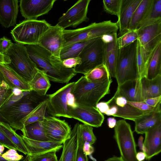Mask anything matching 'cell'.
<instances>
[{
  "instance_id": "6da1fadb",
  "label": "cell",
  "mask_w": 161,
  "mask_h": 161,
  "mask_svg": "<svg viewBox=\"0 0 161 161\" xmlns=\"http://www.w3.org/2000/svg\"><path fill=\"white\" fill-rule=\"evenodd\" d=\"M25 45L31 59L45 72L50 80L68 84L77 74L73 68H65L60 58L38 45Z\"/></svg>"
},
{
  "instance_id": "7a4b0ae2",
  "label": "cell",
  "mask_w": 161,
  "mask_h": 161,
  "mask_svg": "<svg viewBox=\"0 0 161 161\" xmlns=\"http://www.w3.org/2000/svg\"><path fill=\"white\" fill-rule=\"evenodd\" d=\"M111 78L99 81L88 80L82 76L75 82L71 92L77 104L96 107L99 101L110 93Z\"/></svg>"
},
{
  "instance_id": "3957f363",
  "label": "cell",
  "mask_w": 161,
  "mask_h": 161,
  "mask_svg": "<svg viewBox=\"0 0 161 161\" xmlns=\"http://www.w3.org/2000/svg\"><path fill=\"white\" fill-rule=\"evenodd\" d=\"M32 91L28 92L19 101L5 107L0 111L2 117L15 130H23L21 120L46 98L36 93L32 94Z\"/></svg>"
},
{
  "instance_id": "277c9868",
  "label": "cell",
  "mask_w": 161,
  "mask_h": 161,
  "mask_svg": "<svg viewBox=\"0 0 161 161\" xmlns=\"http://www.w3.org/2000/svg\"><path fill=\"white\" fill-rule=\"evenodd\" d=\"M118 29L117 23L109 20L94 22L86 27L75 30H64L63 47L75 43L113 34L117 33Z\"/></svg>"
},
{
  "instance_id": "5b68a950",
  "label": "cell",
  "mask_w": 161,
  "mask_h": 161,
  "mask_svg": "<svg viewBox=\"0 0 161 161\" xmlns=\"http://www.w3.org/2000/svg\"><path fill=\"white\" fill-rule=\"evenodd\" d=\"M137 40L119 49L115 71L118 86L137 78L136 62Z\"/></svg>"
},
{
  "instance_id": "8992f818",
  "label": "cell",
  "mask_w": 161,
  "mask_h": 161,
  "mask_svg": "<svg viewBox=\"0 0 161 161\" xmlns=\"http://www.w3.org/2000/svg\"><path fill=\"white\" fill-rule=\"evenodd\" d=\"M4 54L8 57L10 61V63L7 65L29 83L38 68L30 58L25 45L13 43Z\"/></svg>"
},
{
  "instance_id": "52a82bcc",
  "label": "cell",
  "mask_w": 161,
  "mask_h": 161,
  "mask_svg": "<svg viewBox=\"0 0 161 161\" xmlns=\"http://www.w3.org/2000/svg\"><path fill=\"white\" fill-rule=\"evenodd\" d=\"M51 25L45 20L25 19L16 25L10 33L16 43L24 45L38 44Z\"/></svg>"
},
{
  "instance_id": "ba28073f",
  "label": "cell",
  "mask_w": 161,
  "mask_h": 161,
  "mask_svg": "<svg viewBox=\"0 0 161 161\" xmlns=\"http://www.w3.org/2000/svg\"><path fill=\"white\" fill-rule=\"evenodd\" d=\"M105 43L101 37L86 45L78 57L80 63L73 68L75 73L84 75L94 68L104 64Z\"/></svg>"
},
{
  "instance_id": "9c48e42d",
  "label": "cell",
  "mask_w": 161,
  "mask_h": 161,
  "mask_svg": "<svg viewBox=\"0 0 161 161\" xmlns=\"http://www.w3.org/2000/svg\"><path fill=\"white\" fill-rule=\"evenodd\" d=\"M114 138L124 161H138L136 158V144L130 125L125 120L117 121Z\"/></svg>"
},
{
  "instance_id": "30bf717a",
  "label": "cell",
  "mask_w": 161,
  "mask_h": 161,
  "mask_svg": "<svg viewBox=\"0 0 161 161\" xmlns=\"http://www.w3.org/2000/svg\"><path fill=\"white\" fill-rule=\"evenodd\" d=\"M136 30L147 70L153 52L161 43V21Z\"/></svg>"
},
{
  "instance_id": "8fae6325",
  "label": "cell",
  "mask_w": 161,
  "mask_h": 161,
  "mask_svg": "<svg viewBox=\"0 0 161 161\" xmlns=\"http://www.w3.org/2000/svg\"><path fill=\"white\" fill-rule=\"evenodd\" d=\"M75 82L67 84L54 93L47 95L48 99L47 113L54 117L71 118L67 105V95L71 91Z\"/></svg>"
},
{
  "instance_id": "7c38bea8",
  "label": "cell",
  "mask_w": 161,
  "mask_h": 161,
  "mask_svg": "<svg viewBox=\"0 0 161 161\" xmlns=\"http://www.w3.org/2000/svg\"><path fill=\"white\" fill-rule=\"evenodd\" d=\"M90 0L78 1L59 19L58 25L64 30L69 27L75 28L89 20L87 17Z\"/></svg>"
},
{
  "instance_id": "4fadbf2b",
  "label": "cell",
  "mask_w": 161,
  "mask_h": 161,
  "mask_svg": "<svg viewBox=\"0 0 161 161\" xmlns=\"http://www.w3.org/2000/svg\"><path fill=\"white\" fill-rule=\"evenodd\" d=\"M64 30L57 24L51 25L40 38L38 45L60 58V53L64 41Z\"/></svg>"
},
{
  "instance_id": "5bb4252c",
  "label": "cell",
  "mask_w": 161,
  "mask_h": 161,
  "mask_svg": "<svg viewBox=\"0 0 161 161\" xmlns=\"http://www.w3.org/2000/svg\"><path fill=\"white\" fill-rule=\"evenodd\" d=\"M46 134L51 141L63 142L69 136L70 126L64 120L54 116H45L42 121Z\"/></svg>"
},
{
  "instance_id": "9a60e30c",
  "label": "cell",
  "mask_w": 161,
  "mask_h": 161,
  "mask_svg": "<svg viewBox=\"0 0 161 161\" xmlns=\"http://www.w3.org/2000/svg\"><path fill=\"white\" fill-rule=\"evenodd\" d=\"M68 109L71 118L93 127L98 128L101 126L104 120L103 115L96 107L77 104L75 107H68Z\"/></svg>"
},
{
  "instance_id": "2e32d148",
  "label": "cell",
  "mask_w": 161,
  "mask_h": 161,
  "mask_svg": "<svg viewBox=\"0 0 161 161\" xmlns=\"http://www.w3.org/2000/svg\"><path fill=\"white\" fill-rule=\"evenodd\" d=\"M56 0H20L21 14L26 19H36L47 14L53 8Z\"/></svg>"
},
{
  "instance_id": "e0dca14e",
  "label": "cell",
  "mask_w": 161,
  "mask_h": 161,
  "mask_svg": "<svg viewBox=\"0 0 161 161\" xmlns=\"http://www.w3.org/2000/svg\"><path fill=\"white\" fill-rule=\"evenodd\" d=\"M145 134L143 143L147 151L146 159L149 160L161 151V121L148 129Z\"/></svg>"
},
{
  "instance_id": "ac0fdd59",
  "label": "cell",
  "mask_w": 161,
  "mask_h": 161,
  "mask_svg": "<svg viewBox=\"0 0 161 161\" xmlns=\"http://www.w3.org/2000/svg\"><path fill=\"white\" fill-rule=\"evenodd\" d=\"M108 101L116 107V113L114 117L134 121L142 115L147 114L129 104L126 99L121 96L114 95Z\"/></svg>"
},
{
  "instance_id": "d6986e66",
  "label": "cell",
  "mask_w": 161,
  "mask_h": 161,
  "mask_svg": "<svg viewBox=\"0 0 161 161\" xmlns=\"http://www.w3.org/2000/svg\"><path fill=\"white\" fill-rule=\"evenodd\" d=\"M142 0H122L119 14L117 22L119 36L129 31L130 23L135 9Z\"/></svg>"
},
{
  "instance_id": "ffe728a7",
  "label": "cell",
  "mask_w": 161,
  "mask_h": 161,
  "mask_svg": "<svg viewBox=\"0 0 161 161\" xmlns=\"http://www.w3.org/2000/svg\"><path fill=\"white\" fill-rule=\"evenodd\" d=\"M18 0H0V24L8 28L16 24L19 10Z\"/></svg>"
},
{
  "instance_id": "44dd1931",
  "label": "cell",
  "mask_w": 161,
  "mask_h": 161,
  "mask_svg": "<svg viewBox=\"0 0 161 161\" xmlns=\"http://www.w3.org/2000/svg\"><path fill=\"white\" fill-rule=\"evenodd\" d=\"M79 129L80 124L77 123L71 130L69 136L64 142L60 161H76Z\"/></svg>"
},
{
  "instance_id": "7402d4cb",
  "label": "cell",
  "mask_w": 161,
  "mask_h": 161,
  "mask_svg": "<svg viewBox=\"0 0 161 161\" xmlns=\"http://www.w3.org/2000/svg\"><path fill=\"white\" fill-rule=\"evenodd\" d=\"M0 70L11 89H17L23 92L32 91L29 83L7 65L0 64Z\"/></svg>"
},
{
  "instance_id": "603a6c76",
  "label": "cell",
  "mask_w": 161,
  "mask_h": 161,
  "mask_svg": "<svg viewBox=\"0 0 161 161\" xmlns=\"http://www.w3.org/2000/svg\"><path fill=\"white\" fill-rule=\"evenodd\" d=\"M21 136L28 151V156L53 150L57 152L63 147V142L37 141L27 138L23 135Z\"/></svg>"
},
{
  "instance_id": "cb8c5ba5",
  "label": "cell",
  "mask_w": 161,
  "mask_h": 161,
  "mask_svg": "<svg viewBox=\"0 0 161 161\" xmlns=\"http://www.w3.org/2000/svg\"><path fill=\"white\" fill-rule=\"evenodd\" d=\"M114 95L123 97L129 101L141 102L140 79L129 80L118 86Z\"/></svg>"
},
{
  "instance_id": "d4e9b609",
  "label": "cell",
  "mask_w": 161,
  "mask_h": 161,
  "mask_svg": "<svg viewBox=\"0 0 161 161\" xmlns=\"http://www.w3.org/2000/svg\"><path fill=\"white\" fill-rule=\"evenodd\" d=\"M117 33L113 35L110 42L105 43L104 64L106 66L110 77H115V71L118 59L119 48Z\"/></svg>"
},
{
  "instance_id": "484cf974",
  "label": "cell",
  "mask_w": 161,
  "mask_h": 161,
  "mask_svg": "<svg viewBox=\"0 0 161 161\" xmlns=\"http://www.w3.org/2000/svg\"><path fill=\"white\" fill-rule=\"evenodd\" d=\"M140 81L141 102L161 96V75L152 79L144 77L140 79Z\"/></svg>"
},
{
  "instance_id": "4316f807",
  "label": "cell",
  "mask_w": 161,
  "mask_h": 161,
  "mask_svg": "<svg viewBox=\"0 0 161 161\" xmlns=\"http://www.w3.org/2000/svg\"><path fill=\"white\" fill-rule=\"evenodd\" d=\"M160 121H161V107L136 119L134 121L135 131L138 134H145L148 129Z\"/></svg>"
},
{
  "instance_id": "83f0119b",
  "label": "cell",
  "mask_w": 161,
  "mask_h": 161,
  "mask_svg": "<svg viewBox=\"0 0 161 161\" xmlns=\"http://www.w3.org/2000/svg\"><path fill=\"white\" fill-rule=\"evenodd\" d=\"M49 80L45 72L38 68L29 83L31 90L41 96H44L51 86Z\"/></svg>"
},
{
  "instance_id": "f1b7e54d",
  "label": "cell",
  "mask_w": 161,
  "mask_h": 161,
  "mask_svg": "<svg viewBox=\"0 0 161 161\" xmlns=\"http://www.w3.org/2000/svg\"><path fill=\"white\" fill-rule=\"evenodd\" d=\"M153 0H142L134 11L129 25V31L136 30L151 8Z\"/></svg>"
},
{
  "instance_id": "f546056e",
  "label": "cell",
  "mask_w": 161,
  "mask_h": 161,
  "mask_svg": "<svg viewBox=\"0 0 161 161\" xmlns=\"http://www.w3.org/2000/svg\"><path fill=\"white\" fill-rule=\"evenodd\" d=\"M48 100L47 97L21 120L20 124L23 129L29 125L43 120L46 116Z\"/></svg>"
},
{
  "instance_id": "4dcf8cb0",
  "label": "cell",
  "mask_w": 161,
  "mask_h": 161,
  "mask_svg": "<svg viewBox=\"0 0 161 161\" xmlns=\"http://www.w3.org/2000/svg\"><path fill=\"white\" fill-rule=\"evenodd\" d=\"M42 121L36 122L25 126L22 131L23 135L35 141H51L46 134Z\"/></svg>"
},
{
  "instance_id": "1f68e13d",
  "label": "cell",
  "mask_w": 161,
  "mask_h": 161,
  "mask_svg": "<svg viewBox=\"0 0 161 161\" xmlns=\"http://www.w3.org/2000/svg\"><path fill=\"white\" fill-rule=\"evenodd\" d=\"M161 75V43L155 49L149 61L146 77L152 79Z\"/></svg>"
},
{
  "instance_id": "d6a6232c",
  "label": "cell",
  "mask_w": 161,
  "mask_h": 161,
  "mask_svg": "<svg viewBox=\"0 0 161 161\" xmlns=\"http://www.w3.org/2000/svg\"><path fill=\"white\" fill-rule=\"evenodd\" d=\"M0 125L4 133L17 147L18 151L28 155V151L21 136L18 134L8 123L1 121Z\"/></svg>"
},
{
  "instance_id": "836d02e7",
  "label": "cell",
  "mask_w": 161,
  "mask_h": 161,
  "mask_svg": "<svg viewBox=\"0 0 161 161\" xmlns=\"http://www.w3.org/2000/svg\"><path fill=\"white\" fill-rule=\"evenodd\" d=\"M161 21V0H153L151 8L137 30Z\"/></svg>"
},
{
  "instance_id": "e575fe53",
  "label": "cell",
  "mask_w": 161,
  "mask_h": 161,
  "mask_svg": "<svg viewBox=\"0 0 161 161\" xmlns=\"http://www.w3.org/2000/svg\"><path fill=\"white\" fill-rule=\"evenodd\" d=\"M95 39L75 43L63 47L60 53V59L62 61L69 58L78 57L84 47Z\"/></svg>"
},
{
  "instance_id": "d590c367",
  "label": "cell",
  "mask_w": 161,
  "mask_h": 161,
  "mask_svg": "<svg viewBox=\"0 0 161 161\" xmlns=\"http://www.w3.org/2000/svg\"><path fill=\"white\" fill-rule=\"evenodd\" d=\"M92 126L86 124H80L79 146L83 147L85 142L91 145L94 143L97 138L93 131Z\"/></svg>"
},
{
  "instance_id": "8d00e7d4",
  "label": "cell",
  "mask_w": 161,
  "mask_h": 161,
  "mask_svg": "<svg viewBox=\"0 0 161 161\" xmlns=\"http://www.w3.org/2000/svg\"><path fill=\"white\" fill-rule=\"evenodd\" d=\"M84 76L88 80L92 81H101L110 77L104 64L93 69Z\"/></svg>"
},
{
  "instance_id": "74e56055",
  "label": "cell",
  "mask_w": 161,
  "mask_h": 161,
  "mask_svg": "<svg viewBox=\"0 0 161 161\" xmlns=\"http://www.w3.org/2000/svg\"><path fill=\"white\" fill-rule=\"evenodd\" d=\"M136 62L137 68V78L146 77L147 67L142 54L141 47L137 39L136 51Z\"/></svg>"
},
{
  "instance_id": "f35d334b",
  "label": "cell",
  "mask_w": 161,
  "mask_h": 161,
  "mask_svg": "<svg viewBox=\"0 0 161 161\" xmlns=\"http://www.w3.org/2000/svg\"><path fill=\"white\" fill-rule=\"evenodd\" d=\"M138 35L136 30L129 31L118 38L117 41L119 48L126 47L137 40Z\"/></svg>"
},
{
  "instance_id": "ab89813d",
  "label": "cell",
  "mask_w": 161,
  "mask_h": 161,
  "mask_svg": "<svg viewBox=\"0 0 161 161\" xmlns=\"http://www.w3.org/2000/svg\"><path fill=\"white\" fill-rule=\"evenodd\" d=\"M103 2L105 11L119 17L122 0H104Z\"/></svg>"
},
{
  "instance_id": "60d3db41",
  "label": "cell",
  "mask_w": 161,
  "mask_h": 161,
  "mask_svg": "<svg viewBox=\"0 0 161 161\" xmlns=\"http://www.w3.org/2000/svg\"><path fill=\"white\" fill-rule=\"evenodd\" d=\"M57 151H51L33 155L28 156V161H60L56 154Z\"/></svg>"
},
{
  "instance_id": "b9f144b4",
  "label": "cell",
  "mask_w": 161,
  "mask_h": 161,
  "mask_svg": "<svg viewBox=\"0 0 161 161\" xmlns=\"http://www.w3.org/2000/svg\"><path fill=\"white\" fill-rule=\"evenodd\" d=\"M11 89L5 81L0 85V110L13 94Z\"/></svg>"
},
{
  "instance_id": "7bdbcfd3",
  "label": "cell",
  "mask_w": 161,
  "mask_h": 161,
  "mask_svg": "<svg viewBox=\"0 0 161 161\" xmlns=\"http://www.w3.org/2000/svg\"><path fill=\"white\" fill-rule=\"evenodd\" d=\"M127 103L129 104L140 110L147 113H148L154 111L160 107H161V103H159L155 107L149 106L143 102H131L127 101Z\"/></svg>"
},
{
  "instance_id": "ee69618b",
  "label": "cell",
  "mask_w": 161,
  "mask_h": 161,
  "mask_svg": "<svg viewBox=\"0 0 161 161\" xmlns=\"http://www.w3.org/2000/svg\"><path fill=\"white\" fill-rule=\"evenodd\" d=\"M1 121L0 120V142L4 147L10 149H13L18 150L15 145L10 141L6 136L3 130L0 125Z\"/></svg>"
},
{
  "instance_id": "f6af8a7d",
  "label": "cell",
  "mask_w": 161,
  "mask_h": 161,
  "mask_svg": "<svg viewBox=\"0 0 161 161\" xmlns=\"http://www.w3.org/2000/svg\"><path fill=\"white\" fill-rule=\"evenodd\" d=\"M2 157L9 161H19L24 157L22 155H20L17 152L16 150L10 149L5 153L2 154Z\"/></svg>"
},
{
  "instance_id": "bcb514c9",
  "label": "cell",
  "mask_w": 161,
  "mask_h": 161,
  "mask_svg": "<svg viewBox=\"0 0 161 161\" xmlns=\"http://www.w3.org/2000/svg\"><path fill=\"white\" fill-rule=\"evenodd\" d=\"M63 65L66 68H73L81 62V59L79 57L71 58L62 61Z\"/></svg>"
},
{
  "instance_id": "7dc6e473",
  "label": "cell",
  "mask_w": 161,
  "mask_h": 161,
  "mask_svg": "<svg viewBox=\"0 0 161 161\" xmlns=\"http://www.w3.org/2000/svg\"><path fill=\"white\" fill-rule=\"evenodd\" d=\"M13 43L11 40L5 36L0 38V50L1 53L4 54Z\"/></svg>"
},
{
  "instance_id": "c3c4849f",
  "label": "cell",
  "mask_w": 161,
  "mask_h": 161,
  "mask_svg": "<svg viewBox=\"0 0 161 161\" xmlns=\"http://www.w3.org/2000/svg\"><path fill=\"white\" fill-rule=\"evenodd\" d=\"M149 106L155 107L161 102V96L150 98L147 99L143 101Z\"/></svg>"
},
{
  "instance_id": "681fc988",
  "label": "cell",
  "mask_w": 161,
  "mask_h": 161,
  "mask_svg": "<svg viewBox=\"0 0 161 161\" xmlns=\"http://www.w3.org/2000/svg\"><path fill=\"white\" fill-rule=\"evenodd\" d=\"M76 161H88V157L84 153L82 147L78 146L77 153Z\"/></svg>"
},
{
  "instance_id": "f907efd6",
  "label": "cell",
  "mask_w": 161,
  "mask_h": 161,
  "mask_svg": "<svg viewBox=\"0 0 161 161\" xmlns=\"http://www.w3.org/2000/svg\"><path fill=\"white\" fill-rule=\"evenodd\" d=\"M96 107L102 114H104L108 110L109 105L108 102H102L97 104Z\"/></svg>"
},
{
  "instance_id": "816d5d0a",
  "label": "cell",
  "mask_w": 161,
  "mask_h": 161,
  "mask_svg": "<svg viewBox=\"0 0 161 161\" xmlns=\"http://www.w3.org/2000/svg\"><path fill=\"white\" fill-rule=\"evenodd\" d=\"M67 105L68 107L72 108H75L77 105L75 97L71 92L67 95Z\"/></svg>"
},
{
  "instance_id": "f5cc1de1",
  "label": "cell",
  "mask_w": 161,
  "mask_h": 161,
  "mask_svg": "<svg viewBox=\"0 0 161 161\" xmlns=\"http://www.w3.org/2000/svg\"><path fill=\"white\" fill-rule=\"evenodd\" d=\"M83 150L86 155L91 156L94 152L93 147L89 143L85 142L83 145Z\"/></svg>"
},
{
  "instance_id": "db71d44e",
  "label": "cell",
  "mask_w": 161,
  "mask_h": 161,
  "mask_svg": "<svg viewBox=\"0 0 161 161\" xmlns=\"http://www.w3.org/2000/svg\"><path fill=\"white\" fill-rule=\"evenodd\" d=\"M143 139L144 138L143 136H140L138 139V145L140 150L146 154L147 153V151L144 145L143 142Z\"/></svg>"
},
{
  "instance_id": "11a10c76",
  "label": "cell",
  "mask_w": 161,
  "mask_h": 161,
  "mask_svg": "<svg viewBox=\"0 0 161 161\" xmlns=\"http://www.w3.org/2000/svg\"><path fill=\"white\" fill-rule=\"evenodd\" d=\"M10 62L8 57L6 55L0 53V64H8Z\"/></svg>"
},
{
  "instance_id": "9f6ffc18",
  "label": "cell",
  "mask_w": 161,
  "mask_h": 161,
  "mask_svg": "<svg viewBox=\"0 0 161 161\" xmlns=\"http://www.w3.org/2000/svg\"><path fill=\"white\" fill-rule=\"evenodd\" d=\"M107 124L109 128H113L115 126L117 121L114 118L109 117L107 119Z\"/></svg>"
},
{
  "instance_id": "6f0895ef",
  "label": "cell",
  "mask_w": 161,
  "mask_h": 161,
  "mask_svg": "<svg viewBox=\"0 0 161 161\" xmlns=\"http://www.w3.org/2000/svg\"><path fill=\"white\" fill-rule=\"evenodd\" d=\"M146 154L143 152L137 153L136 158L138 161H143L146 159Z\"/></svg>"
},
{
  "instance_id": "680465c9",
  "label": "cell",
  "mask_w": 161,
  "mask_h": 161,
  "mask_svg": "<svg viewBox=\"0 0 161 161\" xmlns=\"http://www.w3.org/2000/svg\"><path fill=\"white\" fill-rule=\"evenodd\" d=\"M104 161H124L120 157L113 156L109 158Z\"/></svg>"
},
{
  "instance_id": "91938a15",
  "label": "cell",
  "mask_w": 161,
  "mask_h": 161,
  "mask_svg": "<svg viewBox=\"0 0 161 161\" xmlns=\"http://www.w3.org/2000/svg\"><path fill=\"white\" fill-rule=\"evenodd\" d=\"M28 156H27L26 157H24L22 159H21V160L19 161H28ZM0 161H9L8 160H7L4 158H3L2 156V154H0Z\"/></svg>"
},
{
  "instance_id": "94428289",
  "label": "cell",
  "mask_w": 161,
  "mask_h": 161,
  "mask_svg": "<svg viewBox=\"0 0 161 161\" xmlns=\"http://www.w3.org/2000/svg\"><path fill=\"white\" fill-rule=\"evenodd\" d=\"M4 81L5 80L4 77L2 72L0 70V85L2 84Z\"/></svg>"
},
{
  "instance_id": "6125c7cd",
  "label": "cell",
  "mask_w": 161,
  "mask_h": 161,
  "mask_svg": "<svg viewBox=\"0 0 161 161\" xmlns=\"http://www.w3.org/2000/svg\"><path fill=\"white\" fill-rule=\"evenodd\" d=\"M0 53H1V52H0Z\"/></svg>"
}]
</instances>
